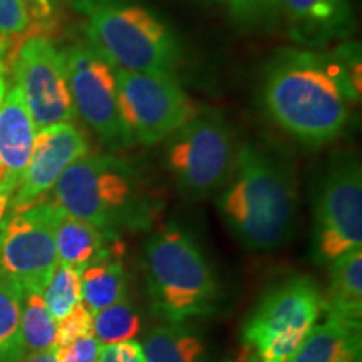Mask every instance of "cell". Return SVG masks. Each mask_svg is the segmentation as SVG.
Instances as JSON below:
<instances>
[{"mask_svg":"<svg viewBox=\"0 0 362 362\" xmlns=\"http://www.w3.org/2000/svg\"><path fill=\"white\" fill-rule=\"evenodd\" d=\"M119 255L121 252H112L81 272V298L93 315L128 296V277Z\"/></svg>","mask_w":362,"mask_h":362,"instance_id":"obj_21","label":"cell"},{"mask_svg":"<svg viewBox=\"0 0 362 362\" xmlns=\"http://www.w3.org/2000/svg\"><path fill=\"white\" fill-rule=\"evenodd\" d=\"M101 344L90 334L56 349L57 362H98Z\"/></svg>","mask_w":362,"mask_h":362,"instance_id":"obj_28","label":"cell"},{"mask_svg":"<svg viewBox=\"0 0 362 362\" xmlns=\"http://www.w3.org/2000/svg\"><path fill=\"white\" fill-rule=\"evenodd\" d=\"M248 362H255V361H252V359H250V361H248Z\"/></svg>","mask_w":362,"mask_h":362,"instance_id":"obj_35","label":"cell"},{"mask_svg":"<svg viewBox=\"0 0 362 362\" xmlns=\"http://www.w3.org/2000/svg\"><path fill=\"white\" fill-rule=\"evenodd\" d=\"M117 107L131 141H166L202 110L173 76L116 69Z\"/></svg>","mask_w":362,"mask_h":362,"instance_id":"obj_9","label":"cell"},{"mask_svg":"<svg viewBox=\"0 0 362 362\" xmlns=\"http://www.w3.org/2000/svg\"><path fill=\"white\" fill-rule=\"evenodd\" d=\"M22 288L0 272V362H16L25 354L21 332Z\"/></svg>","mask_w":362,"mask_h":362,"instance_id":"obj_22","label":"cell"},{"mask_svg":"<svg viewBox=\"0 0 362 362\" xmlns=\"http://www.w3.org/2000/svg\"><path fill=\"white\" fill-rule=\"evenodd\" d=\"M16 362H57V357H56V351L25 352V354Z\"/></svg>","mask_w":362,"mask_h":362,"instance_id":"obj_30","label":"cell"},{"mask_svg":"<svg viewBox=\"0 0 362 362\" xmlns=\"http://www.w3.org/2000/svg\"><path fill=\"white\" fill-rule=\"evenodd\" d=\"M282 24L298 42L325 45L347 39L356 29L351 0H279Z\"/></svg>","mask_w":362,"mask_h":362,"instance_id":"obj_15","label":"cell"},{"mask_svg":"<svg viewBox=\"0 0 362 362\" xmlns=\"http://www.w3.org/2000/svg\"><path fill=\"white\" fill-rule=\"evenodd\" d=\"M90 334H93V312L83 302H79L69 314L57 322L56 349Z\"/></svg>","mask_w":362,"mask_h":362,"instance_id":"obj_27","label":"cell"},{"mask_svg":"<svg viewBox=\"0 0 362 362\" xmlns=\"http://www.w3.org/2000/svg\"><path fill=\"white\" fill-rule=\"evenodd\" d=\"M57 206L37 203L7 215L0 226V272L22 288L40 292L56 269L54 220Z\"/></svg>","mask_w":362,"mask_h":362,"instance_id":"obj_11","label":"cell"},{"mask_svg":"<svg viewBox=\"0 0 362 362\" xmlns=\"http://www.w3.org/2000/svg\"><path fill=\"white\" fill-rule=\"evenodd\" d=\"M98 362H144L143 346L138 341L103 346Z\"/></svg>","mask_w":362,"mask_h":362,"instance_id":"obj_29","label":"cell"},{"mask_svg":"<svg viewBox=\"0 0 362 362\" xmlns=\"http://www.w3.org/2000/svg\"><path fill=\"white\" fill-rule=\"evenodd\" d=\"M329 287L322 293V314L361 322L362 248L344 253L329 264Z\"/></svg>","mask_w":362,"mask_h":362,"instance_id":"obj_20","label":"cell"},{"mask_svg":"<svg viewBox=\"0 0 362 362\" xmlns=\"http://www.w3.org/2000/svg\"><path fill=\"white\" fill-rule=\"evenodd\" d=\"M218 193L221 220L242 247L270 252L292 240L297 181L282 158L252 143L242 144L232 175Z\"/></svg>","mask_w":362,"mask_h":362,"instance_id":"obj_2","label":"cell"},{"mask_svg":"<svg viewBox=\"0 0 362 362\" xmlns=\"http://www.w3.org/2000/svg\"><path fill=\"white\" fill-rule=\"evenodd\" d=\"M151 309L163 322H187L218 310L220 280L189 230L170 221L144 243Z\"/></svg>","mask_w":362,"mask_h":362,"instance_id":"obj_4","label":"cell"},{"mask_svg":"<svg viewBox=\"0 0 362 362\" xmlns=\"http://www.w3.org/2000/svg\"><path fill=\"white\" fill-rule=\"evenodd\" d=\"M57 27L56 0H0V37L12 51L30 37H52Z\"/></svg>","mask_w":362,"mask_h":362,"instance_id":"obj_18","label":"cell"},{"mask_svg":"<svg viewBox=\"0 0 362 362\" xmlns=\"http://www.w3.org/2000/svg\"><path fill=\"white\" fill-rule=\"evenodd\" d=\"M141 329V314L128 296L93 315V336L101 346L134 341Z\"/></svg>","mask_w":362,"mask_h":362,"instance_id":"obj_24","label":"cell"},{"mask_svg":"<svg viewBox=\"0 0 362 362\" xmlns=\"http://www.w3.org/2000/svg\"><path fill=\"white\" fill-rule=\"evenodd\" d=\"M11 45L6 42L2 37H0V67L7 69V64L11 62Z\"/></svg>","mask_w":362,"mask_h":362,"instance_id":"obj_32","label":"cell"},{"mask_svg":"<svg viewBox=\"0 0 362 362\" xmlns=\"http://www.w3.org/2000/svg\"><path fill=\"white\" fill-rule=\"evenodd\" d=\"M288 362H361L362 324L324 314Z\"/></svg>","mask_w":362,"mask_h":362,"instance_id":"obj_17","label":"cell"},{"mask_svg":"<svg viewBox=\"0 0 362 362\" xmlns=\"http://www.w3.org/2000/svg\"><path fill=\"white\" fill-rule=\"evenodd\" d=\"M7 93V81H6V69L0 67V106H2L4 98H6Z\"/></svg>","mask_w":362,"mask_h":362,"instance_id":"obj_33","label":"cell"},{"mask_svg":"<svg viewBox=\"0 0 362 362\" xmlns=\"http://www.w3.org/2000/svg\"><path fill=\"white\" fill-rule=\"evenodd\" d=\"M310 248L319 265L362 248V168L352 153L334 156L317 183Z\"/></svg>","mask_w":362,"mask_h":362,"instance_id":"obj_8","label":"cell"},{"mask_svg":"<svg viewBox=\"0 0 362 362\" xmlns=\"http://www.w3.org/2000/svg\"><path fill=\"white\" fill-rule=\"evenodd\" d=\"M54 242L61 265L83 272L94 262L117 250L119 235L98 228L78 216L66 214L57 206L54 220Z\"/></svg>","mask_w":362,"mask_h":362,"instance_id":"obj_16","label":"cell"},{"mask_svg":"<svg viewBox=\"0 0 362 362\" xmlns=\"http://www.w3.org/2000/svg\"><path fill=\"white\" fill-rule=\"evenodd\" d=\"M54 205L104 232L139 230L151 223L155 202L134 163L116 155H86L52 188Z\"/></svg>","mask_w":362,"mask_h":362,"instance_id":"obj_3","label":"cell"},{"mask_svg":"<svg viewBox=\"0 0 362 362\" xmlns=\"http://www.w3.org/2000/svg\"><path fill=\"white\" fill-rule=\"evenodd\" d=\"M232 24L247 33H265L282 25L279 0H226Z\"/></svg>","mask_w":362,"mask_h":362,"instance_id":"obj_25","label":"cell"},{"mask_svg":"<svg viewBox=\"0 0 362 362\" xmlns=\"http://www.w3.org/2000/svg\"><path fill=\"white\" fill-rule=\"evenodd\" d=\"M86 19V40L126 71L173 76L185 51L171 25L138 0H69Z\"/></svg>","mask_w":362,"mask_h":362,"instance_id":"obj_5","label":"cell"},{"mask_svg":"<svg viewBox=\"0 0 362 362\" xmlns=\"http://www.w3.org/2000/svg\"><path fill=\"white\" fill-rule=\"evenodd\" d=\"M37 129L21 89L12 84L0 106V192L13 194L24 176Z\"/></svg>","mask_w":362,"mask_h":362,"instance_id":"obj_14","label":"cell"},{"mask_svg":"<svg viewBox=\"0 0 362 362\" xmlns=\"http://www.w3.org/2000/svg\"><path fill=\"white\" fill-rule=\"evenodd\" d=\"M144 362H210L203 334L187 322H163L144 339Z\"/></svg>","mask_w":362,"mask_h":362,"instance_id":"obj_19","label":"cell"},{"mask_svg":"<svg viewBox=\"0 0 362 362\" xmlns=\"http://www.w3.org/2000/svg\"><path fill=\"white\" fill-rule=\"evenodd\" d=\"M237 153L232 126L218 111L202 110L166 139L165 161L183 197L205 200L225 187Z\"/></svg>","mask_w":362,"mask_h":362,"instance_id":"obj_7","label":"cell"},{"mask_svg":"<svg viewBox=\"0 0 362 362\" xmlns=\"http://www.w3.org/2000/svg\"><path fill=\"white\" fill-rule=\"evenodd\" d=\"M62 52L76 115L111 148L133 146L117 107V67L88 40Z\"/></svg>","mask_w":362,"mask_h":362,"instance_id":"obj_10","label":"cell"},{"mask_svg":"<svg viewBox=\"0 0 362 362\" xmlns=\"http://www.w3.org/2000/svg\"><path fill=\"white\" fill-rule=\"evenodd\" d=\"M42 297L47 310L59 322L79 302H83L81 298V272L57 264L49 282L45 284Z\"/></svg>","mask_w":362,"mask_h":362,"instance_id":"obj_26","label":"cell"},{"mask_svg":"<svg viewBox=\"0 0 362 362\" xmlns=\"http://www.w3.org/2000/svg\"><path fill=\"white\" fill-rule=\"evenodd\" d=\"M322 314V291L309 275L279 282L260 298L242 327L255 362H288Z\"/></svg>","mask_w":362,"mask_h":362,"instance_id":"obj_6","label":"cell"},{"mask_svg":"<svg viewBox=\"0 0 362 362\" xmlns=\"http://www.w3.org/2000/svg\"><path fill=\"white\" fill-rule=\"evenodd\" d=\"M11 194L0 192V226H2L4 220L7 218L8 211H11Z\"/></svg>","mask_w":362,"mask_h":362,"instance_id":"obj_31","label":"cell"},{"mask_svg":"<svg viewBox=\"0 0 362 362\" xmlns=\"http://www.w3.org/2000/svg\"><path fill=\"white\" fill-rule=\"evenodd\" d=\"M89 153V143L72 123H57L37 131L33 156L11 198V214L25 210L52 192L61 175Z\"/></svg>","mask_w":362,"mask_h":362,"instance_id":"obj_13","label":"cell"},{"mask_svg":"<svg viewBox=\"0 0 362 362\" xmlns=\"http://www.w3.org/2000/svg\"><path fill=\"white\" fill-rule=\"evenodd\" d=\"M265 115L304 146L337 139L361 99V47L344 44L332 52L304 47L275 51L262 69Z\"/></svg>","mask_w":362,"mask_h":362,"instance_id":"obj_1","label":"cell"},{"mask_svg":"<svg viewBox=\"0 0 362 362\" xmlns=\"http://www.w3.org/2000/svg\"><path fill=\"white\" fill-rule=\"evenodd\" d=\"M193 2L205 4V6H225L226 0H193Z\"/></svg>","mask_w":362,"mask_h":362,"instance_id":"obj_34","label":"cell"},{"mask_svg":"<svg viewBox=\"0 0 362 362\" xmlns=\"http://www.w3.org/2000/svg\"><path fill=\"white\" fill-rule=\"evenodd\" d=\"M21 332L25 352L56 351L57 320L47 310L40 292H24L22 296Z\"/></svg>","mask_w":362,"mask_h":362,"instance_id":"obj_23","label":"cell"},{"mask_svg":"<svg viewBox=\"0 0 362 362\" xmlns=\"http://www.w3.org/2000/svg\"><path fill=\"white\" fill-rule=\"evenodd\" d=\"M35 129L71 123L76 115L64 52L51 37H30L16 49L8 62Z\"/></svg>","mask_w":362,"mask_h":362,"instance_id":"obj_12","label":"cell"}]
</instances>
